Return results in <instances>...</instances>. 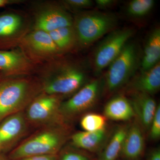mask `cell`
<instances>
[{
  "label": "cell",
  "instance_id": "obj_1",
  "mask_svg": "<svg viewBox=\"0 0 160 160\" xmlns=\"http://www.w3.org/2000/svg\"><path fill=\"white\" fill-rule=\"evenodd\" d=\"M70 125L45 126L23 139L11 150L9 160L34 156L57 155L71 135Z\"/></svg>",
  "mask_w": 160,
  "mask_h": 160
},
{
  "label": "cell",
  "instance_id": "obj_2",
  "mask_svg": "<svg viewBox=\"0 0 160 160\" xmlns=\"http://www.w3.org/2000/svg\"><path fill=\"white\" fill-rule=\"evenodd\" d=\"M42 92L39 79L29 76L8 77L0 81V122L11 115L24 111Z\"/></svg>",
  "mask_w": 160,
  "mask_h": 160
},
{
  "label": "cell",
  "instance_id": "obj_3",
  "mask_svg": "<svg viewBox=\"0 0 160 160\" xmlns=\"http://www.w3.org/2000/svg\"><path fill=\"white\" fill-rule=\"evenodd\" d=\"M43 71L40 82L42 92L63 98L74 94L87 82L86 72L81 66L67 62H55Z\"/></svg>",
  "mask_w": 160,
  "mask_h": 160
},
{
  "label": "cell",
  "instance_id": "obj_4",
  "mask_svg": "<svg viewBox=\"0 0 160 160\" xmlns=\"http://www.w3.org/2000/svg\"><path fill=\"white\" fill-rule=\"evenodd\" d=\"M118 18L112 12L98 10L80 12L73 18L78 46L86 48L117 29Z\"/></svg>",
  "mask_w": 160,
  "mask_h": 160
},
{
  "label": "cell",
  "instance_id": "obj_5",
  "mask_svg": "<svg viewBox=\"0 0 160 160\" xmlns=\"http://www.w3.org/2000/svg\"><path fill=\"white\" fill-rule=\"evenodd\" d=\"M140 52L137 44L129 41L108 68L103 81V89L112 94L126 86L133 77L140 66Z\"/></svg>",
  "mask_w": 160,
  "mask_h": 160
},
{
  "label": "cell",
  "instance_id": "obj_6",
  "mask_svg": "<svg viewBox=\"0 0 160 160\" xmlns=\"http://www.w3.org/2000/svg\"><path fill=\"white\" fill-rule=\"evenodd\" d=\"M63 98L43 92L37 96L24 110L30 127L37 129L52 125H70L64 120L60 112Z\"/></svg>",
  "mask_w": 160,
  "mask_h": 160
},
{
  "label": "cell",
  "instance_id": "obj_7",
  "mask_svg": "<svg viewBox=\"0 0 160 160\" xmlns=\"http://www.w3.org/2000/svg\"><path fill=\"white\" fill-rule=\"evenodd\" d=\"M130 27L116 29L106 35L95 50L92 66L95 74L99 75L108 68L130 41L134 32Z\"/></svg>",
  "mask_w": 160,
  "mask_h": 160
},
{
  "label": "cell",
  "instance_id": "obj_8",
  "mask_svg": "<svg viewBox=\"0 0 160 160\" xmlns=\"http://www.w3.org/2000/svg\"><path fill=\"white\" fill-rule=\"evenodd\" d=\"M103 89V81L99 79L86 83L68 99L63 101L60 107L64 120L70 124L85 114L98 102Z\"/></svg>",
  "mask_w": 160,
  "mask_h": 160
},
{
  "label": "cell",
  "instance_id": "obj_9",
  "mask_svg": "<svg viewBox=\"0 0 160 160\" xmlns=\"http://www.w3.org/2000/svg\"><path fill=\"white\" fill-rule=\"evenodd\" d=\"M18 45L21 51L33 63L51 61L61 54L49 33L42 30L28 32Z\"/></svg>",
  "mask_w": 160,
  "mask_h": 160
},
{
  "label": "cell",
  "instance_id": "obj_10",
  "mask_svg": "<svg viewBox=\"0 0 160 160\" xmlns=\"http://www.w3.org/2000/svg\"><path fill=\"white\" fill-rule=\"evenodd\" d=\"M1 148L12 150L26 136L29 128L24 111L11 115L0 122Z\"/></svg>",
  "mask_w": 160,
  "mask_h": 160
},
{
  "label": "cell",
  "instance_id": "obj_11",
  "mask_svg": "<svg viewBox=\"0 0 160 160\" xmlns=\"http://www.w3.org/2000/svg\"><path fill=\"white\" fill-rule=\"evenodd\" d=\"M26 20L15 12L0 15V49L18 45L20 40L28 32Z\"/></svg>",
  "mask_w": 160,
  "mask_h": 160
},
{
  "label": "cell",
  "instance_id": "obj_12",
  "mask_svg": "<svg viewBox=\"0 0 160 160\" xmlns=\"http://www.w3.org/2000/svg\"><path fill=\"white\" fill-rule=\"evenodd\" d=\"M72 24L73 18L66 9L57 5H49L38 11L33 30L49 32Z\"/></svg>",
  "mask_w": 160,
  "mask_h": 160
},
{
  "label": "cell",
  "instance_id": "obj_13",
  "mask_svg": "<svg viewBox=\"0 0 160 160\" xmlns=\"http://www.w3.org/2000/svg\"><path fill=\"white\" fill-rule=\"evenodd\" d=\"M34 63L21 50L0 49V72L8 77L29 75L34 69Z\"/></svg>",
  "mask_w": 160,
  "mask_h": 160
},
{
  "label": "cell",
  "instance_id": "obj_14",
  "mask_svg": "<svg viewBox=\"0 0 160 160\" xmlns=\"http://www.w3.org/2000/svg\"><path fill=\"white\" fill-rule=\"evenodd\" d=\"M145 132L134 119L129 123L120 155L123 160H141L146 149Z\"/></svg>",
  "mask_w": 160,
  "mask_h": 160
},
{
  "label": "cell",
  "instance_id": "obj_15",
  "mask_svg": "<svg viewBox=\"0 0 160 160\" xmlns=\"http://www.w3.org/2000/svg\"><path fill=\"white\" fill-rule=\"evenodd\" d=\"M111 132L107 127L96 131L77 132L70 135V144L92 154H98L106 145Z\"/></svg>",
  "mask_w": 160,
  "mask_h": 160
},
{
  "label": "cell",
  "instance_id": "obj_16",
  "mask_svg": "<svg viewBox=\"0 0 160 160\" xmlns=\"http://www.w3.org/2000/svg\"><path fill=\"white\" fill-rule=\"evenodd\" d=\"M160 89V63L147 71L140 72L128 83L127 92L129 94L145 93L152 96Z\"/></svg>",
  "mask_w": 160,
  "mask_h": 160
},
{
  "label": "cell",
  "instance_id": "obj_17",
  "mask_svg": "<svg viewBox=\"0 0 160 160\" xmlns=\"http://www.w3.org/2000/svg\"><path fill=\"white\" fill-rule=\"evenodd\" d=\"M130 99L134 110L135 119L139 123L145 132H148L158 105L150 95L142 93L130 94Z\"/></svg>",
  "mask_w": 160,
  "mask_h": 160
},
{
  "label": "cell",
  "instance_id": "obj_18",
  "mask_svg": "<svg viewBox=\"0 0 160 160\" xmlns=\"http://www.w3.org/2000/svg\"><path fill=\"white\" fill-rule=\"evenodd\" d=\"M107 119L116 122H131L135 118L130 99L123 94L115 96L108 101L104 109Z\"/></svg>",
  "mask_w": 160,
  "mask_h": 160
},
{
  "label": "cell",
  "instance_id": "obj_19",
  "mask_svg": "<svg viewBox=\"0 0 160 160\" xmlns=\"http://www.w3.org/2000/svg\"><path fill=\"white\" fill-rule=\"evenodd\" d=\"M129 123L121 124L113 129L106 145L102 151L98 154L95 160L118 159Z\"/></svg>",
  "mask_w": 160,
  "mask_h": 160
},
{
  "label": "cell",
  "instance_id": "obj_20",
  "mask_svg": "<svg viewBox=\"0 0 160 160\" xmlns=\"http://www.w3.org/2000/svg\"><path fill=\"white\" fill-rule=\"evenodd\" d=\"M160 59V29L156 27L151 30L146 39L140 63V72L152 68Z\"/></svg>",
  "mask_w": 160,
  "mask_h": 160
},
{
  "label": "cell",
  "instance_id": "obj_21",
  "mask_svg": "<svg viewBox=\"0 0 160 160\" xmlns=\"http://www.w3.org/2000/svg\"><path fill=\"white\" fill-rule=\"evenodd\" d=\"M61 54L72 50L78 46L73 26H66L48 32Z\"/></svg>",
  "mask_w": 160,
  "mask_h": 160
},
{
  "label": "cell",
  "instance_id": "obj_22",
  "mask_svg": "<svg viewBox=\"0 0 160 160\" xmlns=\"http://www.w3.org/2000/svg\"><path fill=\"white\" fill-rule=\"evenodd\" d=\"M155 5L153 0H132L126 7V13L133 18H142L148 15Z\"/></svg>",
  "mask_w": 160,
  "mask_h": 160
},
{
  "label": "cell",
  "instance_id": "obj_23",
  "mask_svg": "<svg viewBox=\"0 0 160 160\" xmlns=\"http://www.w3.org/2000/svg\"><path fill=\"white\" fill-rule=\"evenodd\" d=\"M107 118L104 115L96 113H86L80 120V125L83 131H98L106 127Z\"/></svg>",
  "mask_w": 160,
  "mask_h": 160
},
{
  "label": "cell",
  "instance_id": "obj_24",
  "mask_svg": "<svg viewBox=\"0 0 160 160\" xmlns=\"http://www.w3.org/2000/svg\"><path fill=\"white\" fill-rule=\"evenodd\" d=\"M93 154L69 145H65L58 153L57 160H95Z\"/></svg>",
  "mask_w": 160,
  "mask_h": 160
},
{
  "label": "cell",
  "instance_id": "obj_25",
  "mask_svg": "<svg viewBox=\"0 0 160 160\" xmlns=\"http://www.w3.org/2000/svg\"><path fill=\"white\" fill-rule=\"evenodd\" d=\"M149 138L152 141H158L160 138V106H158L156 112L152 121L149 131Z\"/></svg>",
  "mask_w": 160,
  "mask_h": 160
},
{
  "label": "cell",
  "instance_id": "obj_26",
  "mask_svg": "<svg viewBox=\"0 0 160 160\" xmlns=\"http://www.w3.org/2000/svg\"><path fill=\"white\" fill-rule=\"evenodd\" d=\"M62 3L68 8L75 10L89 9L94 4L91 0H65Z\"/></svg>",
  "mask_w": 160,
  "mask_h": 160
},
{
  "label": "cell",
  "instance_id": "obj_27",
  "mask_svg": "<svg viewBox=\"0 0 160 160\" xmlns=\"http://www.w3.org/2000/svg\"><path fill=\"white\" fill-rule=\"evenodd\" d=\"M117 2L115 0H96L94 3L98 9H106L114 6Z\"/></svg>",
  "mask_w": 160,
  "mask_h": 160
},
{
  "label": "cell",
  "instance_id": "obj_28",
  "mask_svg": "<svg viewBox=\"0 0 160 160\" xmlns=\"http://www.w3.org/2000/svg\"><path fill=\"white\" fill-rule=\"evenodd\" d=\"M57 155H48L34 156L28 157L16 160H57Z\"/></svg>",
  "mask_w": 160,
  "mask_h": 160
},
{
  "label": "cell",
  "instance_id": "obj_29",
  "mask_svg": "<svg viewBox=\"0 0 160 160\" xmlns=\"http://www.w3.org/2000/svg\"><path fill=\"white\" fill-rule=\"evenodd\" d=\"M147 160H160V149L159 147L153 148L148 152Z\"/></svg>",
  "mask_w": 160,
  "mask_h": 160
},
{
  "label": "cell",
  "instance_id": "obj_30",
  "mask_svg": "<svg viewBox=\"0 0 160 160\" xmlns=\"http://www.w3.org/2000/svg\"><path fill=\"white\" fill-rule=\"evenodd\" d=\"M19 1H10V0H0V7H4L9 4L18 2Z\"/></svg>",
  "mask_w": 160,
  "mask_h": 160
},
{
  "label": "cell",
  "instance_id": "obj_31",
  "mask_svg": "<svg viewBox=\"0 0 160 160\" xmlns=\"http://www.w3.org/2000/svg\"><path fill=\"white\" fill-rule=\"evenodd\" d=\"M3 76H4V75L2 72H0V81L2 80V78Z\"/></svg>",
  "mask_w": 160,
  "mask_h": 160
},
{
  "label": "cell",
  "instance_id": "obj_32",
  "mask_svg": "<svg viewBox=\"0 0 160 160\" xmlns=\"http://www.w3.org/2000/svg\"><path fill=\"white\" fill-rule=\"evenodd\" d=\"M0 160H6L4 158L0 156Z\"/></svg>",
  "mask_w": 160,
  "mask_h": 160
},
{
  "label": "cell",
  "instance_id": "obj_33",
  "mask_svg": "<svg viewBox=\"0 0 160 160\" xmlns=\"http://www.w3.org/2000/svg\"><path fill=\"white\" fill-rule=\"evenodd\" d=\"M118 160H122V159H118Z\"/></svg>",
  "mask_w": 160,
  "mask_h": 160
},
{
  "label": "cell",
  "instance_id": "obj_34",
  "mask_svg": "<svg viewBox=\"0 0 160 160\" xmlns=\"http://www.w3.org/2000/svg\"><path fill=\"white\" fill-rule=\"evenodd\" d=\"M0 149H1V146H0Z\"/></svg>",
  "mask_w": 160,
  "mask_h": 160
}]
</instances>
